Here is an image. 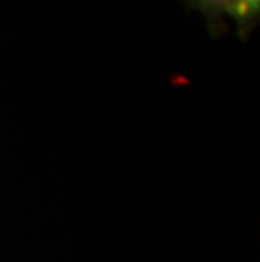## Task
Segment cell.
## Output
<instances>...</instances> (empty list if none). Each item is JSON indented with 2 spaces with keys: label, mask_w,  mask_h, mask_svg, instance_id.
<instances>
[{
  "label": "cell",
  "mask_w": 260,
  "mask_h": 262,
  "mask_svg": "<svg viewBox=\"0 0 260 262\" xmlns=\"http://www.w3.org/2000/svg\"><path fill=\"white\" fill-rule=\"evenodd\" d=\"M226 19L235 24L237 36L247 41L260 20V0H226Z\"/></svg>",
  "instance_id": "cell-1"
},
{
  "label": "cell",
  "mask_w": 260,
  "mask_h": 262,
  "mask_svg": "<svg viewBox=\"0 0 260 262\" xmlns=\"http://www.w3.org/2000/svg\"><path fill=\"white\" fill-rule=\"evenodd\" d=\"M184 4L203 15L213 36L226 29V0H184Z\"/></svg>",
  "instance_id": "cell-2"
}]
</instances>
